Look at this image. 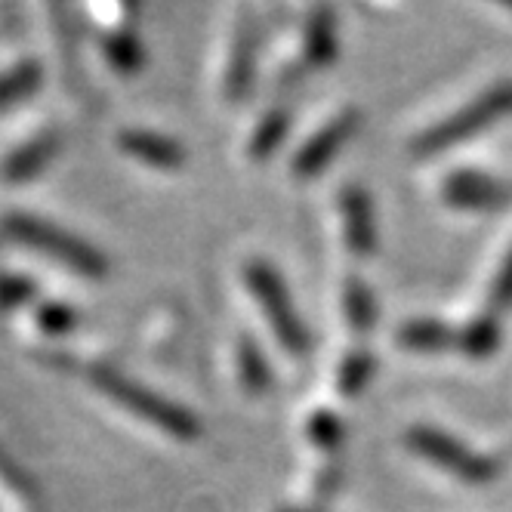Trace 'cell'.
I'll list each match as a JSON object with an SVG mask.
<instances>
[{
	"label": "cell",
	"instance_id": "obj_3",
	"mask_svg": "<svg viewBox=\"0 0 512 512\" xmlns=\"http://www.w3.org/2000/svg\"><path fill=\"white\" fill-rule=\"evenodd\" d=\"M509 115H512V81H500L488 87L485 93L472 96L463 108H457L448 118L426 127L414 139V155H423V158L442 155L454 149L457 142H466L472 136L485 133L488 127H494L500 118H509Z\"/></svg>",
	"mask_w": 512,
	"mask_h": 512
},
{
	"label": "cell",
	"instance_id": "obj_11",
	"mask_svg": "<svg viewBox=\"0 0 512 512\" xmlns=\"http://www.w3.org/2000/svg\"><path fill=\"white\" fill-rule=\"evenodd\" d=\"M256 71V28L250 19H241L232 34V47L226 59V75H223V93L229 102H241L253 84Z\"/></svg>",
	"mask_w": 512,
	"mask_h": 512
},
{
	"label": "cell",
	"instance_id": "obj_5",
	"mask_svg": "<svg viewBox=\"0 0 512 512\" xmlns=\"http://www.w3.org/2000/svg\"><path fill=\"white\" fill-rule=\"evenodd\" d=\"M408 448L423 460L442 466L454 479L466 485H488L500 475V463L488 454L472 451L460 438L435 429V426H411L408 429Z\"/></svg>",
	"mask_w": 512,
	"mask_h": 512
},
{
	"label": "cell",
	"instance_id": "obj_13",
	"mask_svg": "<svg viewBox=\"0 0 512 512\" xmlns=\"http://www.w3.org/2000/svg\"><path fill=\"white\" fill-rule=\"evenodd\" d=\"M395 340H398L401 349H408V352H426V355L457 349V331H454V327H448L445 321H435V318L405 321V324L398 327Z\"/></svg>",
	"mask_w": 512,
	"mask_h": 512
},
{
	"label": "cell",
	"instance_id": "obj_16",
	"mask_svg": "<svg viewBox=\"0 0 512 512\" xmlns=\"http://www.w3.org/2000/svg\"><path fill=\"white\" fill-rule=\"evenodd\" d=\"M235 368H238V380L244 386V392L250 395H266L272 389V361L269 355L263 352V346L256 343L250 334H241L238 337V346H235Z\"/></svg>",
	"mask_w": 512,
	"mask_h": 512
},
{
	"label": "cell",
	"instance_id": "obj_14",
	"mask_svg": "<svg viewBox=\"0 0 512 512\" xmlns=\"http://www.w3.org/2000/svg\"><path fill=\"white\" fill-rule=\"evenodd\" d=\"M99 53L102 59L112 65L118 75H139V71L145 68V59H149V53H145V44L142 38L133 31V28H112L105 31L99 38Z\"/></svg>",
	"mask_w": 512,
	"mask_h": 512
},
{
	"label": "cell",
	"instance_id": "obj_8",
	"mask_svg": "<svg viewBox=\"0 0 512 512\" xmlns=\"http://www.w3.org/2000/svg\"><path fill=\"white\" fill-rule=\"evenodd\" d=\"M62 152V133L59 130H41L19 142L0 161V182L4 186H25L38 179Z\"/></svg>",
	"mask_w": 512,
	"mask_h": 512
},
{
	"label": "cell",
	"instance_id": "obj_7",
	"mask_svg": "<svg viewBox=\"0 0 512 512\" xmlns=\"http://www.w3.org/2000/svg\"><path fill=\"white\" fill-rule=\"evenodd\" d=\"M442 198L457 210H497L512 201V186L491 173L479 170H457L442 182Z\"/></svg>",
	"mask_w": 512,
	"mask_h": 512
},
{
	"label": "cell",
	"instance_id": "obj_23",
	"mask_svg": "<svg viewBox=\"0 0 512 512\" xmlns=\"http://www.w3.org/2000/svg\"><path fill=\"white\" fill-rule=\"evenodd\" d=\"M38 300V284L25 275L0 272V312H13Z\"/></svg>",
	"mask_w": 512,
	"mask_h": 512
},
{
	"label": "cell",
	"instance_id": "obj_20",
	"mask_svg": "<svg viewBox=\"0 0 512 512\" xmlns=\"http://www.w3.org/2000/svg\"><path fill=\"white\" fill-rule=\"evenodd\" d=\"M497 346H500V327L491 315L472 318L457 331V349L472 358H488Z\"/></svg>",
	"mask_w": 512,
	"mask_h": 512
},
{
	"label": "cell",
	"instance_id": "obj_15",
	"mask_svg": "<svg viewBox=\"0 0 512 512\" xmlns=\"http://www.w3.org/2000/svg\"><path fill=\"white\" fill-rule=\"evenodd\" d=\"M290 124H294V112H290L287 105H272L269 112H263L260 121H256V127L247 136L250 161H269L281 149V142L287 139Z\"/></svg>",
	"mask_w": 512,
	"mask_h": 512
},
{
	"label": "cell",
	"instance_id": "obj_17",
	"mask_svg": "<svg viewBox=\"0 0 512 512\" xmlns=\"http://www.w3.org/2000/svg\"><path fill=\"white\" fill-rule=\"evenodd\" d=\"M44 87V65L38 59H19L16 65L0 71V112L22 105Z\"/></svg>",
	"mask_w": 512,
	"mask_h": 512
},
{
	"label": "cell",
	"instance_id": "obj_26",
	"mask_svg": "<svg viewBox=\"0 0 512 512\" xmlns=\"http://www.w3.org/2000/svg\"><path fill=\"white\" fill-rule=\"evenodd\" d=\"M509 10H512V0H509Z\"/></svg>",
	"mask_w": 512,
	"mask_h": 512
},
{
	"label": "cell",
	"instance_id": "obj_6",
	"mask_svg": "<svg viewBox=\"0 0 512 512\" xmlns=\"http://www.w3.org/2000/svg\"><path fill=\"white\" fill-rule=\"evenodd\" d=\"M361 127V112L355 108H343L334 118H327L303 145L297 149V155L290 158V170H294L297 179H315L327 164H331L343 145L355 136V130Z\"/></svg>",
	"mask_w": 512,
	"mask_h": 512
},
{
	"label": "cell",
	"instance_id": "obj_24",
	"mask_svg": "<svg viewBox=\"0 0 512 512\" xmlns=\"http://www.w3.org/2000/svg\"><path fill=\"white\" fill-rule=\"evenodd\" d=\"M491 306L494 309H512V247L503 256V263L491 281Z\"/></svg>",
	"mask_w": 512,
	"mask_h": 512
},
{
	"label": "cell",
	"instance_id": "obj_19",
	"mask_svg": "<svg viewBox=\"0 0 512 512\" xmlns=\"http://www.w3.org/2000/svg\"><path fill=\"white\" fill-rule=\"evenodd\" d=\"M374 368H377V361L364 346H355L352 352H346L340 358V364H337V389H340V395L355 398L358 392H364V386H368L371 377H374Z\"/></svg>",
	"mask_w": 512,
	"mask_h": 512
},
{
	"label": "cell",
	"instance_id": "obj_10",
	"mask_svg": "<svg viewBox=\"0 0 512 512\" xmlns=\"http://www.w3.org/2000/svg\"><path fill=\"white\" fill-rule=\"evenodd\" d=\"M340 219H343V241L355 256L377 253V223L371 198L361 186H346L340 192Z\"/></svg>",
	"mask_w": 512,
	"mask_h": 512
},
{
	"label": "cell",
	"instance_id": "obj_2",
	"mask_svg": "<svg viewBox=\"0 0 512 512\" xmlns=\"http://www.w3.org/2000/svg\"><path fill=\"white\" fill-rule=\"evenodd\" d=\"M4 229H7L10 238H16L28 250L47 256V260L71 269V272L87 278V281L108 278V260H105V253L96 244H90L87 238H81L75 232L56 226L53 219H47V216L16 210V213H7L4 216Z\"/></svg>",
	"mask_w": 512,
	"mask_h": 512
},
{
	"label": "cell",
	"instance_id": "obj_12",
	"mask_svg": "<svg viewBox=\"0 0 512 512\" xmlns=\"http://www.w3.org/2000/svg\"><path fill=\"white\" fill-rule=\"evenodd\" d=\"M340 34H337V13L331 7H315L303 25V59L309 68H324L337 59Z\"/></svg>",
	"mask_w": 512,
	"mask_h": 512
},
{
	"label": "cell",
	"instance_id": "obj_9",
	"mask_svg": "<svg viewBox=\"0 0 512 512\" xmlns=\"http://www.w3.org/2000/svg\"><path fill=\"white\" fill-rule=\"evenodd\" d=\"M118 149L130 161H139L152 170H179L189 161L186 145H182L179 139H173L161 130H145V127L118 130Z\"/></svg>",
	"mask_w": 512,
	"mask_h": 512
},
{
	"label": "cell",
	"instance_id": "obj_18",
	"mask_svg": "<svg viewBox=\"0 0 512 512\" xmlns=\"http://www.w3.org/2000/svg\"><path fill=\"white\" fill-rule=\"evenodd\" d=\"M340 303H343V315H346V324L352 327L355 334H368L374 321H377V300L371 294V287L364 284L361 278L349 275L343 281V290H340Z\"/></svg>",
	"mask_w": 512,
	"mask_h": 512
},
{
	"label": "cell",
	"instance_id": "obj_25",
	"mask_svg": "<svg viewBox=\"0 0 512 512\" xmlns=\"http://www.w3.org/2000/svg\"><path fill=\"white\" fill-rule=\"evenodd\" d=\"M278 512H312V509H297V506H287V509H278Z\"/></svg>",
	"mask_w": 512,
	"mask_h": 512
},
{
	"label": "cell",
	"instance_id": "obj_4",
	"mask_svg": "<svg viewBox=\"0 0 512 512\" xmlns=\"http://www.w3.org/2000/svg\"><path fill=\"white\" fill-rule=\"evenodd\" d=\"M244 284L250 290L253 303L266 315V324L272 327V334L281 343V349L294 358L306 355L309 331H306L294 300H290V290H287L284 278L278 275V269L269 260L253 256V260H247V266H244Z\"/></svg>",
	"mask_w": 512,
	"mask_h": 512
},
{
	"label": "cell",
	"instance_id": "obj_21",
	"mask_svg": "<svg viewBox=\"0 0 512 512\" xmlns=\"http://www.w3.org/2000/svg\"><path fill=\"white\" fill-rule=\"evenodd\" d=\"M34 327L47 337H65L78 327V309L62 300H38L34 303Z\"/></svg>",
	"mask_w": 512,
	"mask_h": 512
},
{
	"label": "cell",
	"instance_id": "obj_22",
	"mask_svg": "<svg viewBox=\"0 0 512 512\" xmlns=\"http://www.w3.org/2000/svg\"><path fill=\"white\" fill-rule=\"evenodd\" d=\"M306 435L312 445H318L324 451H337L346 438V426L334 411H315L306 423Z\"/></svg>",
	"mask_w": 512,
	"mask_h": 512
},
{
	"label": "cell",
	"instance_id": "obj_1",
	"mask_svg": "<svg viewBox=\"0 0 512 512\" xmlns=\"http://www.w3.org/2000/svg\"><path fill=\"white\" fill-rule=\"evenodd\" d=\"M84 374L108 401H115L121 411H127L130 417H136L142 423H149L152 429H158L170 438H179V442H192V438L201 435V420L195 411L161 395L158 389L145 386L142 380L124 374L121 368H115V364L93 361V364H87Z\"/></svg>",
	"mask_w": 512,
	"mask_h": 512
}]
</instances>
